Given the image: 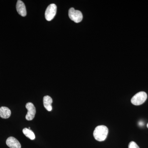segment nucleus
Here are the masks:
<instances>
[{
	"label": "nucleus",
	"mask_w": 148,
	"mask_h": 148,
	"mask_svg": "<svg viewBox=\"0 0 148 148\" xmlns=\"http://www.w3.org/2000/svg\"><path fill=\"white\" fill-rule=\"evenodd\" d=\"M69 15L70 19L75 23L80 22L83 19L82 14L79 10H75L74 8L69 9Z\"/></svg>",
	"instance_id": "obj_3"
},
{
	"label": "nucleus",
	"mask_w": 148,
	"mask_h": 148,
	"mask_svg": "<svg viewBox=\"0 0 148 148\" xmlns=\"http://www.w3.org/2000/svg\"><path fill=\"white\" fill-rule=\"evenodd\" d=\"M11 114L10 110L7 107H2L0 108V117L3 119H8Z\"/></svg>",
	"instance_id": "obj_9"
},
{
	"label": "nucleus",
	"mask_w": 148,
	"mask_h": 148,
	"mask_svg": "<svg viewBox=\"0 0 148 148\" xmlns=\"http://www.w3.org/2000/svg\"><path fill=\"white\" fill-rule=\"evenodd\" d=\"M53 103L52 98L49 95L45 96L43 98V104L45 108L48 111H51L52 110L51 104Z\"/></svg>",
	"instance_id": "obj_8"
},
{
	"label": "nucleus",
	"mask_w": 148,
	"mask_h": 148,
	"mask_svg": "<svg viewBox=\"0 0 148 148\" xmlns=\"http://www.w3.org/2000/svg\"><path fill=\"white\" fill-rule=\"evenodd\" d=\"M128 148H140L135 142L132 141L129 143Z\"/></svg>",
	"instance_id": "obj_11"
},
{
	"label": "nucleus",
	"mask_w": 148,
	"mask_h": 148,
	"mask_svg": "<svg viewBox=\"0 0 148 148\" xmlns=\"http://www.w3.org/2000/svg\"><path fill=\"white\" fill-rule=\"evenodd\" d=\"M57 10V7L54 4H51L48 6L45 12L46 19L48 21H50L55 16Z\"/></svg>",
	"instance_id": "obj_4"
},
{
	"label": "nucleus",
	"mask_w": 148,
	"mask_h": 148,
	"mask_svg": "<svg viewBox=\"0 0 148 148\" xmlns=\"http://www.w3.org/2000/svg\"><path fill=\"white\" fill-rule=\"evenodd\" d=\"M26 108L28 110L26 119L27 120L31 121L34 119L36 114V109L34 104L32 103H27Z\"/></svg>",
	"instance_id": "obj_5"
},
{
	"label": "nucleus",
	"mask_w": 148,
	"mask_h": 148,
	"mask_svg": "<svg viewBox=\"0 0 148 148\" xmlns=\"http://www.w3.org/2000/svg\"><path fill=\"white\" fill-rule=\"evenodd\" d=\"M108 127L105 125H101L97 126L93 132V136L95 140L99 142H102L106 140L108 134Z\"/></svg>",
	"instance_id": "obj_1"
},
{
	"label": "nucleus",
	"mask_w": 148,
	"mask_h": 148,
	"mask_svg": "<svg viewBox=\"0 0 148 148\" xmlns=\"http://www.w3.org/2000/svg\"><path fill=\"white\" fill-rule=\"evenodd\" d=\"M24 135L31 140H34L36 138L34 132L31 130L27 128H24L22 130Z\"/></svg>",
	"instance_id": "obj_10"
},
{
	"label": "nucleus",
	"mask_w": 148,
	"mask_h": 148,
	"mask_svg": "<svg viewBox=\"0 0 148 148\" xmlns=\"http://www.w3.org/2000/svg\"><path fill=\"white\" fill-rule=\"evenodd\" d=\"M16 9L19 15L22 16H25L27 15L26 7L24 3L22 1L20 0H18L17 1L16 5Z\"/></svg>",
	"instance_id": "obj_6"
},
{
	"label": "nucleus",
	"mask_w": 148,
	"mask_h": 148,
	"mask_svg": "<svg viewBox=\"0 0 148 148\" xmlns=\"http://www.w3.org/2000/svg\"><path fill=\"white\" fill-rule=\"evenodd\" d=\"M7 145L10 148H21V145L18 140L13 137H10L6 140Z\"/></svg>",
	"instance_id": "obj_7"
},
{
	"label": "nucleus",
	"mask_w": 148,
	"mask_h": 148,
	"mask_svg": "<svg viewBox=\"0 0 148 148\" xmlns=\"http://www.w3.org/2000/svg\"><path fill=\"white\" fill-rule=\"evenodd\" d=\"M147 98L146 92L141 91L135 94L131 100V103L135 106H140L145 102Z\"/></svg>",
	"instance_id": "obj_2"
},
{
	"label": "nucleus",
	"mask_w": 148,
	"mask_h": 148,
	"mask_svg": "<svg viewBox=\"0 0 148 148\" xmlns=\"http://www.w3.org/2000/svg\"><path fill=\"white\" fill-rule=\"evenodd\" d=\"M147 127L148 128V124H147Z\"/></svg>",
	"instance_id": "obj_12"
}]
</instances>
